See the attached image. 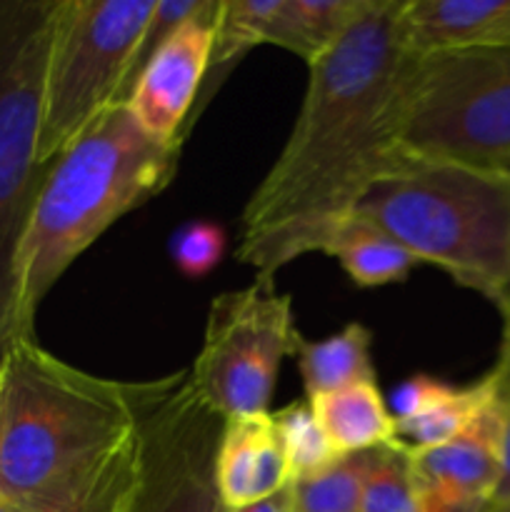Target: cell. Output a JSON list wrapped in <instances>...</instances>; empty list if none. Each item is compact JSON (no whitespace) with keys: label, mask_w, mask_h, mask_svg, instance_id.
<instances>
[{"label":"cell","mask_w":510,"mask_h":512,"mask_svg":"<svg viewBox=\"0 0 510 512\" xmlns=\"http://www.w3.org/2000/svg\"><path fill=\"white\" fill-rule=\"evenodd\" d=\"M400 0L373 8L315 63L293 130L243 210L238 258L258 275L318 253L370 180L408 158L395 143V95L410 53Z\"/></svg>","instance_id":"cell-1"},{"label":"cell","mask_w":510,"mask_h":512,"mask_svg":"<svg viewBox=\"0 0 510 512\" xmlns=\"http://www.w3.org/2000/svg\"><path fill=\"white\" fill-rule=\"evenodd\" d=\"M0 383V500L20 512H58L88 493L160 388L90 375L35 338L3 350Z\"/></svg>","instance_id":"cell-2"},{"label":"cell","mask_w":510,"mask_h":512,"mask_svg":"<svg viewBox=\"0 0 510 512\" xmlns=\"http://www.w3.org/2000/svg\"><path fill=\"white\" fill-rule=\"evenodd\" d=\"M180 148L113 103L48 165L15 250L8 345L35 338L45 295L105 230L168 188Z\"/></svg>","instance_id":"cell-3"},{"label":"cell","mask_w":510,"mask_h":512,"mask_svg":"<svg viewBox=\"0 0 510 512\" xmlns=\"http://www.w3.org/2000/svg\"><path fill=\"white\" fill-rule=\"evenodd\" d=\"M348 218L493 305L508 283L510 178L500 170L403 158L365 185Z\"/></svg>","instance_id":"cell-4"},{"label":"cell","mask_w":510,"mask_h":512,"mask_svg":"<svg viewBox=\"0 0 510 512\" xmlns=\"http://www.w3.org/2000/svg\"><path fill=\"white\" fill-rule=\"evenodd\" d=\"M395 143L415 160L500 170L510 160V48L410 53Z\"/></svg>","instance_id":"cell-5"},{"label":"cell","mask_w":510,"mask_h":512,"mask_svg":"<svg viewBox=\"0 0 510 512\" xmlns=\"http://www.w3.org/2000/svg\"><path fill=\"white\" fill-rule=\"evenodd\" d=\"M155 0H55L43 75L38 165L48 168L80 130L123 100Z\"/></svg>","instance_id":"cell-6"},{"label":"cell","mask_w":510,"mask_h":512,"mask_svg":"<svg viewBox=\"0 0 510 512\" xmlns=\"http://www.w3.org/2000/svg\"><path fill=\"white\" fill-rule=\"evenodd\" d=\"M55 0L0 3V358L8 348L13 260L45 170L38 165L43 75Z\"/></svg>","instance_id":"cell-7"},{"label":"cell","mask_w":510,"mask_h":512,"mask_svg":"<svg viewBox=\"0 0 510 512\" xmlns=\"http://www.w3.org/2000/svg\"><path fill=\"white\" fill-rule=\"evenodd\" d=\"M298 333L290 295L268 275H255L248 288L213 298L188 383L223 420L270 413L280 365L293 355Z\"/></svg>","instance_id":"cell-8"},{"label":"cell","mask_w":510,"mask_h":512,"mask_svg":"<svg viewBox=\"0 0 510 512\" xmlns=\"http://www.w3.org/2000/svg\"><path fill=\"white\" fill-rule=\"evenodd\" d=\"M223 423L195 395L188 373L160 380L140 418L143 478L133 512H228L215 488Z\"/></svg>","instance_id":"cell-9"},{"label":"cell","mask_w":510,"mask_h":512,"mask_svg":"<svg viewBox=\"0 0 510 512\" xmlns=\"http://www.w3.org/2000/svg\"><path fill=\"white\" fill-rule=\"evenodd\" d=\"M218 5L220 0H208L198 15L185 20L160 45L125 100L138 123L155 138L175 143L188 138L213 53Z\"/></svg>","instance_id":"cell-10"},{"label":"cell","mask_w":510,"mask_h":512,"mask_svg":"<svg viewBox=\"0 0 510 512\" xmlns=\"http://www.w3.org/2000/svg\"><path fill=\"white\" fill-rule=\"evenodd\" d=\"M495 380V378H493ZM420 495L448 500H490L503 470V423L498 400L443 445L408 450Z\"/></svg>","instance_id":"cell-11"},{"label":"cell","mask_w":510,"mask_h":512,"mask_svg":"<svg viewBox=\"0 0 510 512\" xmlns=\"http://www.w3.org/2000/svg\"><path fill=\"white\" fill-rule=\"evenodd\" d=\"M293 483L273 413L223 423L215 453V488L225 510L255 505Z\"/></svg>","instance_id":"cell-12"},{"label":"cell","mask_w":510,"mask_h":512,"mask_svg":"<svg viewBox=\"0 0 510 512\" xmlns=\"http://www.w3.org/2000/svg\"><path fill=\"white\" fill-rule=\"evenodd\" d=\"M398 30L415 55L510 48V0H400Z\"/></svg>","instance_id":"cell-13"},{"label":"cell","mask_w":510,"mask_h":512,"mask_svg":"<svg viewBox=\"0 0 510 512\" xmlns=\"http://www.w3.org/2000/svg\"><path fill=\"white\" fill-rule=\"evenodd\" d=\"M308 400L338 455L368 453L398 443L395 418L375 383L350 385Z\"/></svg>","instance_id":"cell-14"},{"label":"cell","mask_w":510,"mask_h":512,"mask_svg":"<svg viewBox=\"0 0 510 512\" xmlns=\"http://www.w3.org/2000/svg\"><path fill=\"white\" fill-rule=\"evenodd\" d=\"M373 333L363 323H348L335 335L308 340L298 333L293 358L308 398L335 393L358 383H375Z\"/></svg>","instance_id":"cell-15"},{"label":"cell","mask_w":510,"mask_h":512,"mask_svg":"<svg viewBox=\"0 0 510 512\" xmlns=\"http://www.w3.org/2000/svg\"><path fill=\"white\" fill-rule=\"evenodd\" d=\"M318 253L338 260L340 268L358 288L403 283L410 270L420 265L403 245L348 215L323 235Z\"/></svg>","instance_id":"cell-16"},{"label":"cell","mask_w":510,"mask_h":512,"mask_svg":"<svg viewBox=\"0 0 510 512\" xmlns=\"http://www.w3.org/2000/svg\"><path fill=\"white\" fill-rule=\"evenodd\" d=\"M375 0H280L268 45L290 50L305 63L328 53Z\"/></svg>","instance_id":"cell-17"},{"label":"cell","mask_w":510,"mask_h":512,"mask_svg":"<svg viewBox=\"0 0 510 512\" xmlns=\"http://www.w3.org/2000/svg\"><path fill=\"white\" fill-rule=\"evenodd\" d=\"M495 398V380L493 373L483 375L478 383L455 385L453 393L440 400L433 410L413 420L395 423V438L408 450H425L443 445L448 440L458 438L480 413Z\"/></svg>","instance_id":"cell-18"},{"label":"cell","mask_w":510,"mask_h":512,"mask_svg":"<svg viewBox=\"0 0 510 512\" xmlns=\"http://www.w3.org/2000/svg\"><path fill=\"white\" fill-rule=\"evenodd\" d=\"M373 450L338 455L328 468L293 480L295 512H360Z\"/></svg>","instance_id":"cell-19"},{"label":"cell","mask_w":510,"mask_h":512,"mask_svg":"<svg viewBox=\"0 0 510 512\" xmlns=\"http://www.w3.org/2000/svg\"><path fill=\"white\" fill-rule=\"evenodd\" d=\"M420 488L415 483L408 448L400 443L373 450L368 478L363 485L360 512H420Z\"/></svg>","instance_id":"cell-20"},{"label":"cell","mask_w":510,"mask_h":512,"mask_svg":"<svg viewBox=\"0 0 510 512\" xmlns=\"http://www.w3.org/2000/svg\"><path fill=\"white\" fill-rule=\"evenodd\" d=\"M273 420L280 440H283L293 480L320 473L338 458L308 398L295 400V403L280 408L278 413H273Z\"/></svg>","instance_id":"cell-21"},{"label":"cell","mask_w":510,"mask_h":512,"mask_svg":"<svg viewBox=\"0 0 510 512\" xmlns=\"http://www.w3.org/2000/svg\"><path fill=\"white\" fill-rule=\"evenodd\" d=\"M143 478V448L140 425L133 438L113 455L108 468L98 475L88 493L58 512H133ZM20 512V510H15Z\"/></svg>","instance_id":"cell-22"},{"label":"cell","mask_w":510,"mask_h":512,"mask_svg":"<svg viewBox=\"0 0 510 512\" xmlns=\"http://www.w3.org/2000/svg\"><path fill=\"white\" fill-rule=\"evenodd\" d=\"M225 230L208 220H195L183 225L170 240V255L173 263L185 278H205L225 253Z\"/></svg>","instance_id":"cell-23"},{"label":"cell","mask_w":510,"mask_h":512,"mask_svg":"<svg viewBox=\"0 0 510 512\" xmlns=\"http://www.w3.org/2000/svg\"><path fill=\"white\" fill-rule=\"evenodd\" d=\"M205 5H208V0H155V10H153V15H150V23H148V28H145L143 40H140V45H138V53H135V58H133V68H130V78H128V83H125L123 100H120V103H125V100H128V95H130V90H133L135 80H138L140 70L150 63V58L158 53L160 45H163L165 40H168L170 35H173L175 30L185 23V20H190L193 15H198Z\"/></svg>","instance_id":"cell-24"},{"label":"cell","mask_w":510,"mask_h":512,"mask_svg":"<svg viewBox=\"0 0 510 512\" xmlns=\"http://www.w3.org/2000/svg\"><path fill=\"white\" fill-rule=\"evenodd\" d=\"M455 385L443 383V380L433 378V375H413V378L403 380L398 388L390 395V410H393L395 423L403 420H413L433 410L440 400L448 398L453 393Z\"/></svg>","instance_id":"cell-25"},{"label":"cell","mask_w":510,"mask_h":512,"mask_svg":"<svg viewBox=\"0 0 510 512\" xmlns=\"http://www.w3.org/2000/svg\"><path fill=\"white\" fill-rule=\"evenodd\" d=\"M490 373L495 378V400H498L500 423H503V470H500V483L493 495V505H498L510 500V335H503L500 340L498 363Z\"/></svg>","instance_id":"cell-26"},{"label":"cell","mask_w":510,"mask_h":512,"mask_svg":"<svg viewBox=\"0 0 510 512\" xmlns=\"http://www.w3.org/2000/svg\"><path fill=\"white\" fill-rule=\"evenodd\" d=\"M423 510L420 512H490L493 503L490 500H448L435 498V495H420Z\"/></svg>","instance_id":"cell-27"},{"label":"cell","mask_w":510,"mask_h":512,"mask_svg":"<svg viewBox=\"0 0 510 512\" xmlns=\"http://www.w3.org/2000/svg\"><path fill=\"white\" fill-rule=\"evenodd\" d=\"M228 512H295V500H293V485L283 488L280 493L270 495V498L260 500L255 505H245V508L228 510Z\"/></svg>","instance_id":"cell-28"},{"label":"cell","mask_w":510,"mask_h":512,"mask_svg":"<svg viewBox=\"0 0 510 512\" xmlns=\"http://www.w3.org/2000/svg\"><path fill=\"white\" fill-rule=\"evenodd\" d=\"M495 308L500 310V318H503V335H510V275H508V283H505L503 293H500L498 303Z\"/></svg>","instance_id":"cell-29"},{"label":"cell","mask_w":510,"mask_h":512,"mask_svg":"<svg viewBox=\"0 0 510 512\" xmlns=\"http://www.w3.org/2000/svg\"><path fill=\"white\" fill-rule=\"evenodd\" d=\"M490 512H510V500H508V503L493 505V510H490Z\"/></svg>","instance_id":"cell-30"},{"label":"cell","mask_w":510,"mask_h":512,"mask_svg":"<svg viewBox=\"0 0 510 512\" xmlns=\"http://www.w3.org/2000/svg\"><path fill=\"white\" fill-rule=\"evenodd\" d=\"M0 512H15L13 508H10L8 503H5V500H0Z\"/></svg>","instance_id":"cell-31"},{"label":"cell","mask_w":510,"mask_h":512,"mask_svg":"<svg viewBox=\"0 0 510 512\" xmlns=\"http://www.w3.org/2000/svg\"><path fill=\"white\" fill-rule=\"evenodd\" d=\"M500 173H505V175H508V178H510V160L503 165V168H500Z\"/></svg>","instance_id":"cell-32"},{"label":"cell","mask_w":510,"mask_h":512,"mask_svg":"<svg viewBox=\"0 0 510 512\" xmlns=\"http://www.w3.org/2000/svg\"><path fill=\"white\" fill-rule=\"evenodd\" d=\"M0 390H3V383H0Z\"/></svg>","instance_id":"cell-33"}]
</instances>
